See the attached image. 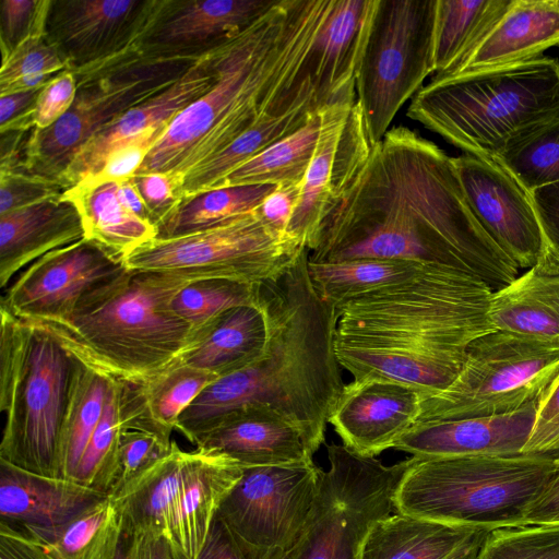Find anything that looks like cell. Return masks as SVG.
I'll return each mask as SVG.
<instances>
[{"mask_svg": "<svg viewBox=\"0 0 559 559\" xmlns=\"http://www.w3.org/2000/svg\"><path fill=\"white\" fill-rule=\"evenodd\" d=\"M334 2L275 0L214 49L213 84L169 121L135 175L168 174L181 186L257 126L356 97V57L324 34Z\"/></svg>", "mask_w": 559, "mask_h": 559, "instance_id": "6da1fadb", "label": "cell"}, {"mask_svg": "<svg viewBox=\"0 0 559 559\" xmlns=\"http://www.w3.org/2000/svg\"><path fill=\"white\" fill-rule=\"evenodd\" d=\"M439 263L471 271L492 292L519 274L483 229L453 158L405 127L390 128L322 222L309 260Z\"/></svg>", "mask_w": 559, "mask_h": 559, "instance_id": "7a4b0ae2", "label": "cell"}, {"mask_svg": "<svg viewBox=\"0 0 559 559\" xmlns=\"http://www.w3.org/2000/svg\"><path fill=\"white\" fill-rule=\"evenodd\" d=\"M491 294L471 271L423 263L412 276L336 307L338 362L353 380L390 379L437 394L460 373L471 343L492 332Z\"/></svg>", "mask_w": 559, "mask_h": 559, "instance_id": "3957f363", "label": "cell"}, {"mask_svg": "<svg viewBox=\"0 0 559 559\" xmlns=\"http://www.w3.org/2000/svg\"><path fill=\"white\" fill-rule=\"evenodd\" d=\"M309 253L305 250L288 269L259 285L267 328L264 352L213 380L181 414L176 429L190 442L234 411L262 407L294 426L313 453L324 443L329 416L345 383L335 353L336 308L317 294Z\"/></svg>", "mask_w": 559, "mask_h": 559, "instance_id": "277c9868", "label": "cell"}, {"mask_svg": "<svg viewBox=\"0 0 559 559\" xmlns=\"http://www.w3.org/2000/svg\"><path fill=\"white\" fill-rule=\"evenodd\" d=\"M189 280L127 270L87 296L67 320L40 324L85 364L127 382H140L173 365L192 328L171 309ZM34 323V322H33Z\"/></svg>", "mask_w": 559, "mask_h": 559, "instance_id": "5b68a950", "label": "cell"}, {"mask_svg": "<svg viewBox=\"0 0 559 559\" xmlns=\"http://www.w3.org/2000/svg\"><path fill=\"white\" fill-rule=\"evenodd\" d=\"M0 314V407L5 414L0 460L61 478L63 427L84 362L45 326L3 307Z\"/></svg>", "mask_w": 559, "mask_h": 559, "instance_id": "8992f818", "label": "cell"}, {"mask_svg": "<svg viewBox=\"0 0 559 559\" xmlns=\"http://www.w3.org/2000/svg\"><path fill=\"white\" fill-rule=\"evenodd\" d=\"M406 115L464 154L495 158L519 131L559 117V61L550 57L433 80Z\"/></svg>", "mask_w": 559, "mask_h": 559, "instance_id": "52a82bcc", "label": "cell"}, {"mask_svg": "<svg viewBox=\"0 0 559 559\" xmlns=\"http://www.w3.org/2000/svg\"><path fill=\"white\" fill-rule=\"evenodd\" d=\"M556 468V459L537 455L413 456L395 512L489 532L524 525Z\"/></svg>", "mask_w": 559, "mask_h": 559, "instance_id": "ba28073f", "label": "cell"}, {"mask_svg": "<svg viewBox=\"0 0 559 559\" xmlns=\"http://www.w3.org/2000/svg\"><path fill=\"white\" fill-rule=\"evenodd\" d=\"M437 0H372L356 63V98L373 145L435 73Z\"/></svg>", "mask_w": 559, "mask_h": 559, "instance_id": "9c48e42d", "label": "cell"}, {"mask_svg": "<svg viewBox=\"0 0 559 559\" xmlns=\"http://www.w3.org/2000/svg\"><path fill=\"white\" fill-rule=\"evenodd\" d=\"M195 61L147 60L134 53L75 75L78 92L67 114L51 127L27 133L20 171L60 181L74 155L93 135L171 86Z\"/></svg>", "mask_w": 559, "mask_h": 559, "instance_id": "30bf717a", "label": "cell"}, {"mask_svg": "<svg viewBox=\"0 0 559 559\" xmlns=\"http://www.w3.org/2000/svg\"><path fill=\"white\" fill-rule=\"evenodd\" d=\"M558 373L559 340L486 333L468 346L454 381L423 396L415 425L515 412L538 401Z\"/></svg>", "mask_w": 559, "mask_h": 559, "instance_id": "8fae6325", "label": "cell"}, {"mask_svg": "<svg viewBox=\"0 0 559 559\" xmlns=\"http://www.w3.org/2000/svg\"><path fill=\"white\" fill-rule=\"evenodd\" d=\"M308 250L267 224L258 211L218 226L175 237H155L122 258L130 271L189 281L225 278L261 284L288 269Z\"/></svg>", "mask_w": 559, "mask_h": 559, "instance_id": "7c38bea8", "label": "cell"}, {"mask_svg": "<svg viewBox=\"0 0 559 559\" xmlns=\"http://www.w3.org/2000/svg\"><path fill=\"white\" fill-rule=\"evenodd\" d=\"M317 496L294 547L282 559H361L374 523L395 512V493L413 456L393 465L326 445Z\"/></svg>", "mask_w": 559, "mask_h": 559, "instance_id": "4fadbf2b", "label": "cell"}, {"mask_svg": "<svg viewBox=\"0 0 559 559\" xmlns=\"http://www.w3.org/2000/svg\"><path fill=\"white\" fill-rule=\"evenodd\" d=\"M321 468L313 462L245 467L216 518L243 559H282L311 512Z\"/></svg>", "mask_w": 559, "mask_h": 559, "instance_id": "5bb4252c", "label": "cell"}, {"mask_svg": "<svg viewBox=\"0 0 559 559\" xmlns=\"http://www.w3.org/2000/svg\"><path fill=\"white\" fill-rule=\"evenodd\" d=\"M127 270L122 259L83 238L34 261L8 288L0 307L28 322L59 323Z\"/></svg>", "mask_w": 559, "mask_h": 559, "instance_id": "9a60e30c", "label": "cell"}, {"mask_svg": "<svg viewBox=\"0 0 559 559\" xmlns=\"http://www.w3.org/2000/svg\"><path fill=\"white\" fill-rule=\"evenodd\" d=\"M321 116L317 148L288 228L309 252L322 222L359 177L372 150L356 97L326 106Z\"/></svg>", "mask_w": 559, "mask_h": 559, "instance_id": "2e32d148", "label": "cell"}, {"mask_svg": "<svg viewBox=\"0 0 559 559\" xmlns=\"http://www.w3.org/2000/svg\"><path fill=\"white\" fill-rule=\"evenodd\" d=\"M160 0H50L46 37L75 75L135 51Z\"/></svg>", "mask_w": 559, "mask_h": 559, "instance_id": "e0dca14e", "label": "cell"}, {"mask_svg": "<svg viewBox=\"0 0 559 559\" xmlns=\"http://www.w3.org/2000/svg\"><path fill=\"white\" fill-rule=\"evenodd\" d=\"M452 158L467 203L486 234L519 270L535 265L545 240L531 192L496 158Z\"/></svg>", "mask_w": 559, "mask_h": 559, "instance_id": "ac0fdd59", "label": "cell"}, {"mask_svg": "<svg viewBox=\"0 0 559 559\" xmlns=\"http://www.w3.org/2000/svg\"><path fill=\"white\" fill-rule=\"evenodd\" d=\"M274 2L160 0L135 51L147 60H198L237 37Z\"/></svg>", "mask_w": 559, "mask_h": 559, "instance_id": "d6986e66", "label": "cell"}, {"mask_svg": "<svg viewBox=\"0 0 559 559\" xmlns=\"http://www.w3.org/2000/svg\"><path fill=\"white\" fill-rule=\"evenodd\" d=\"M423 394L383 378L352 380L329 416V424L353 452L374 457L394 448L417 421Z\"/></svg>", "mask_w": 559, "mask_h": 559, "instance_id": "ffe728a7", "label": "cell"}, {"mask_svg": "<svg viewBox=\"0 0 559 559\" xmlns=\"http://www.w3.org/2000/svg\"><path fill=\"white\" fill-rule=\"evenodd\" d=\"M107 497L75 480L29 473L0 460V523L41 543Z\"/></svg>", "mask_w": 559, "mask_h": 559, "instance_id": "44dd1931", "label": "cell"}, {"mask_svg": "<svg viewBox=\"0 0 559 559\" xmlns=\"http://www.w3.org/2000/svg\"><path fill=\"white\" fill-rule=\"evenodd\" d=\"M212 51L197 60L171 86L128 110L93 135L74 155L60 181L68 188L96 176L110 152L169 121L213 84Z\"/></svg>", "mask_w": 559, "mask_h": 559, "instance_id": "7402d4cb", "label": "cell"}, {"mask_svg": "<svg viewBox=\"0 0 559 559\" xmlns=\"http://www.w3.org/2000/svg\"><path fill=\"white\" fill-rule=\"evenodd\" d=\"M537 402L504 415L417 424L393 449L419 459L521 455Z\"/></svg>", "mask_w": 559, "mask_h": 559, "instance_id": "603a6c76", "label": "cell"}, {"mask_svg": "<svg viewBox=\"0 0 559 559\" xmlns=\"http://www.w3.org/2000/svg\"><path fill=\"white\" fill-rule=\"evenodd\" d=\"M554 46H559V0H511L473 49L456 66L432 79H451L536 59Z\"/></svg>", "mask_w": 559, "mask_h": 559, "instance_id": "cb8c5ba5", "label": "cell"}, {"mask_svg": "<svg viewBox=\"0 0 559 559\" xmlns=\"http://www.w3.org/2000/svg\"><path fill=\"white\" fill-rule=\"evenodd\" d=\"M194 444L225 454L245 467L307 464L313 462L314 454L294 426L262 407L227 414Z\"/></svg>", "mask_w": 559, "mask_h": 559, "instance_id": "d4e9b609", "label": "cell"}, {"mask_svg": "<svg viewBox=\"0 0 559 559\" xmlns=\"http://www.w3.org/2000/svg\"><path fill=\"white\" fill-rule=\"evenodd\" d=\"M245 466L217 452H189L178 496L174 548L186 559H198L217 511L242 476Z\"/></svg>", "mask_w": 559, "mask_h": 559, "instance_id": "484cf974", "label": "cell"}, {"mask_svg": "<svg viewBox=\"0 0 559 559\" xmlns=\"http://www.w3.org/2000/svg\"><path fill=\"white\" fill-rule=\"evenodd\" d=\"M85 238L82 217L64 195L0 215V286L46 253Z\"/></svg>", "mask_w": 559, "mask_h": 559, "instance_id": "4316f807", "label": "cell"}, {"mask_svg": "<svg viewBox=\"0 0 559 559\" xmlns=\"http://www.w3.org/2000/svg\"><path fill=\"white\" fill-rule=\"evenodd\" d=\"M266 340V320L261 306H239L192 331L176 361L218 378L257 360L264 352Z\"/></svg>", "mask_w": 559, "mask_h": 559, "instance_id": "83f0119b", "label": "cell"}, {"mask_svg": "<svg viewBox=\"0 0 559 559\" xmlns=\"http://www.w3.org/2000/svg\"><path fill=\"white\" fill-rule=\"evenodd\" d=\"M216 377L175 361L140 382L123 381L122 414L126 429L156 435L166 442L179 417Z\"/></svg>", "mask_w": 559, "mask_h": 559, "instance_id": "f1b7e54d", "label": "cell"}, {"mask_svg": "<svg viewBox=\"0 0 559 559\" xmlns=\"http://www.w3.org/2000/svg\"><path fill=\"white\" fill-rule=\"evenodd\" d=\"M487 321L490 330L538 340H559V273L542 263L492 292Z\"/></svg>", "mask_w": 559, "mask_h": 559, "instance_id": "f546056e", "label": "cell"}, {"mask_svg": "<svg viewBox=\"0 0 559 559\" xmlns=\"http://www.w3.org/2000/svg\"><path fill=\"white\" fill-rule=\"evenodd\" d=\"M189 452L173 441L169 453L114 496L122 523L133 533L152 531L174 544L175 514Z\"/></svg>", "mask_w": 559, "mask_h": 559, "instance_id": "4dcf8cb0", "label": "cell"}, {"mask_svg": "<svg viewBox=\"0 0 559 559\" xmlns=\"http://www.w3.org/2000/svg\"><path fill=\"white\" fill-rule=\"evenodd\" d=\"M118 191L119 181L88 178L70 187L63 195L76 206L85 238L122 259L157 237V228L131 212Z\"/></svg>", "mask_w": 559, "mask_h": 559, "instance_id": "1f68e13d", "label": "cell"}, {"mask_svg": "<svg viewBox=\"0 0 559 559\" xmlns=\"http://www.w3.org/2000/svg\"><path fill=\"white\" fill-rule=\"evenodd\" d=\"M486 531L394 512L371 527L361 559H449Z\"/></svg>", "mask_w": 559, "mask_h": 559, "instance_id": "d6a6232c", "label": "cell"}, {"mask_svg": "<svg viewBox=\"0 0 559 559\" xmlns=\"http://www.w3.org/2000/svg\"><path fill=\"white\" fill-rule=\"evenodd\" d=\"M321 111L296 132L273 143L230 171L216 188L302 183L319 141L322 127Z\"/></svg>", "mask_w": 559, "mask_h": 559, "instance_id": "836d02e7", "label": "cell"}, {"mask_svg": "<svg viewBox=\"0 0 559 559\" xmlns=\"http://www.w3.org/2000/svg\"><path fill=\"white\" fill-rule=\"evenodd\" d=\"M511 0H437L435 74L456 66L507 10Z\"/></svg>", "mask_w": 559, "mask_h": 559, "instance_id": "e575fe53", "label": "cell"}, {"mask_svg": "<svg viewBox=\"0 0 559 559\" xmlns=\"http://www.w3.org/2000/svg\"><path fill=\"white\" fill-rule=\"evenodd\" d=\"M420 264L374 259L334 262L309 260L308 271L320 298L336 308L347 300L412 276Z\"/></svg>", "mask_w": 559, "mask_h": 559, "instance_id": "d590c367", "label": "cell"}, {"mask_svg": "<svg viewBox=\"0 0 559 559\" xmlns=\"http://www.w3.org/2000/svg\"><path fill=\"white\" fill-rule=\"evenodd\" d=\"M271 185L228 186L185 199L157 227V237L190 234L255 211L275 189Z\"/></svg>", "mask_w": 559, "mask_h": 559, "instance_id": "8d00e7d4", "label": "cell"}, {"mask_svg": "<svg viewBox=\"0 0 559 559\" xmlns=\"http://www.w3.org/2000/svg\"><path fill=\"white\" fill-rule=\"evenodd\" d=\"M112 378L115 377L84 362L63 427L60 453L61 478L74 480L85 449L103 416Z\"/></svg>", "mask_w": 559, "mask_h": 559, "instance_id": "74e56055", "label": "cell"}, {"mask_svg": "<svg viewBox=\"0 0 559 559\" xmlns=\"http://www.w3.org/2000/svg\"><path fill=\"white\" fill-rule=\"evenodd\" d=\"M528 192L559 181V117L514 134L495 157Z\"/></svg>", "mask_w": 559, "mask_h": 559, "instance_id": "f35d334b", "label": "cell"}, {"mask_svg": "<svg viewBox=\"0 0 559 559\" xmlns=\"http://www.w3.org/2000/svg\"><path fill=\"white\" fill-rule=\"evenodd\" d=\"M122 532V519L108 496L43 543L55 559H111Z\"/></svg>", "mask_w": 559, "mask_h": 559, "instance_id": "ab89813d", "label": "cell"}, {"mask_svg": "<svg viewBox=\"0 0 559 559\" xmlns=\"http://www.w3.org/2000/svg\"><path fill=\"white\" fill-rule=\"evenodd\" d=\"M123 381L112 378L103 416L85 449L74 480L109 496L117 451L126 430L122 414Z\"/></svg>", "mask_w": 559, "mask_h": 559, "instance_id": "60d3db41", "label": "cell"}, {"mask_svg": "<svg viewBox=\"0 0 559 559\" xmlns=\"http://www.w3.org/2000/svg\"><path fill=\"white\" fill-rule=\"evenodd\" d=\"M259 285L225 278L192 281L175 295L171 309L194 331L231 308L258 305Z\"/></svg>", "mask_w": 559, "mask_h": 559, "instance_id": "b9f144b4", "label": "cell"}, {"mask_svg": "<svg viewBox=\"0 0 559 559\" xmlns=\"http://www.w3.org/2000/svg\"><path fill=\"white\" fill-rule=\"evenodd\" d=\"M68 66L46 33L36 34L21 43L0 68V96L43 87Z\"/></svg>", "mask_w": 559, "mask_h": 559, "instance_id": "7bdbcfd3", "label": "cell"}, {"mask_svg": "<svg viewBox=\"0 0 559 559\" xmlns=\"http://www.w3.org/2000/svg\"><path fill=\"white\" fill-rule=\"evenodd\" d=\"M477 559H559V523L490 531Z\"/></svg>", "mask_w": 559, "mask_h": 559, "instance_id": "ee69618b", "label": "cell"}, {"mask_svg": "<svg viewBox=\"0 0 559 559\" xmlns=\"http://www.w3.org/2000/svg\"><path fill=\"white\" fill-rule=\"evenodd\" d=\"M171 443L173 441L166 442L151 432L126 429L117 451L109 496L117 493L165 457L171 449Z\"/></svg>", "mask_w": 559, "mask_h": 559, "instance_id": "f6af8a7d", "label": "cell"}, {"mask_svg": "<svg viewBox=\"0 0 559 559\" xmlns=\"http://www.w3.org/2000/svg\"><path fill=\"white\" fill-rule=\"evenodd\" d=\"M50 0H1L0 43L2 59L28 37L46 33Z\"/></svg>", "mask_w": 559, "mask_h": 559, "instance_id": "bcb514c9", "label": "cell"}, {"mask_svg": "<svg viewBox=\"0 0 559 559\" xmlns=\"http://www.w3.org/2000/svg\"><path fill=\"white\" fill-rule=\"evenodd\" d=\"M69 188L58 180L24 171H0V215L60 198Z\"/></svg>", "mask_w": 559, "mask_h": 559, "instance_id": "7dc6e473", "label": "cell"}, {"mask_svg": "<svg viewBox=\"0 0 559 559\" xmlns=\"http://www.w3.org/2000/svg\"><path fill=\"white\" fill-rule=\"evenodd\" d=\"M522 454L559 459V373L538 399Z\"/></svg>", "mask_w": 559, "mask_h": 559, "instance_id": "c3c4849f", "label": "cell"}, {"mask_svg": "<svg viewBox=\"0 0 559 559\" xmlns=\"http://www.w3.org/2000/svg\"><path fill=\"white\" fill-rule=\"evenodd\" d=\"M132 180L156 228L183 201L179 182L168 174H140L134 175Z\"/></svg>", "mask_w": 559, "mask_h": 559, "instance_id": "681fc988", "label": "cell"}, {"mask_svg": "<svg viewBox=\"0 0 559 559\" xmlns=\"http://www.w3.org/2000/svg\"><path fill=\"white\" fill-rule=\"evenodd\" d=\"M167 126L147 131L110 152L92 178L122 181L133 177Z\"/></svg>", "mask_w": 559, "mask_h": 559, "instance_id": "f907efd6", "label": "cell"}, {"mask_svg": "<svg viewBox=\"0 0 559 559\" xmlns=\"http://www.w3.org/2000/svg\"><path fill=\"white\" fill-rule=\"evenodd\" d=\"M78 92L75 73L69 69L55 74L40 90L35 110V129L55 124L72 106Z\"/></svg>", "mask_w": 559, "mask_h": 559, "instance_id": "816d5d0a", "label": "cell"}, {"mask_svg": "<svg viewBox=\"0 0 559 559\" xmlns=\"http://www.w3.org/2000/svg\"><path fill=\"white\" fill-rule=\"evenodd\" d=\"M531 194L545 240V250L538 262L559 273V181Z\"/></svg>", "mask_w": 559, "mask_h": 559, "instance_id": "f5cc1de1", "label": "cell"}, {"mask_svg": "<svg viewBox=\"0 0 559 559\" xmlns=\"http://www.w3.org/2000/svg\"><path fill=\"white\" fill-rule=\"evenodd\" d=\"M40 88L0 96V133L29 132L35 128V110Z\"/></svg>", "mask_w": 559, "mask_h": 559, "instance_id": "db71d44e", "label": "cell"}, {"mask_svg": "<svg viewBox=\"0 0 559 559\" xmlns=\"http://www.w3.org/2000/svg\"><path fill=\"white\" fill-rule=\"evenodd\" d=\"M300 185L276 187L257 209L261 217L275 229L287 233L294 213L299 204Z\"/></svg>", "mask_w": 559, "mask_h": 559, "instance_id": "11a10c76", "label": "cell"}, {"mask_svg": "<svg viewBox=\"0 0 559 559\" xmlns=\"http://www.w3.org/2000/svg\"><path fill=\"white\" fill-rule=\"evenodd\" d=\"M0 559H55L45 544L0 523Z\"/></svg>", "mask_w": 559, "mask_h": 559, "instance_id": "9f6ffc18", "label": "cell"}, {"mask_svg": "<svg viewBox=\"0 0 559 559\" xmlns=\"http://www.w3.org/2000/svg\"><path fill=\"white\" fill-rule=\"evenodd\" d=\"M556 523H559V459L554 476L524 515V525Z\"/></svg>", "mask_w": 559, "mask_h": 559, "instance_id": "6f0895ef", "label": "cell"}, {"mask_svg": "<svg viewBox=\"0 0 559 559\" xmlns=\"http://www.w3.org/2000/svg\"><path fill=\"white\" fill-rule=\"evenodd\" d=\"M175 559H186L174 548ZM198 559H243L223 523L215 516L206 543Z\"/></svg>", "mask_w": 559, "mask_h": 559, "instance_id": "680465c9", "label": "cell"}, {"mask_svg": "<svg viewBox=\"0 0 559 559\" xmlns=\"http://www.w3.org/2000/svg\"><path fill=\"white\" fill-rule=\"evenodd\" d=\"M133 559H175L174 546L158 533L138 532L134 533Z\"/></svg>", "mask_w": 559, "mask_h": 559, "instance_id": "91938a15", "label": "cell"}, {"mask_svg": "<svg viewBox=\"0 0 559 559\" xmlns=\"http://www.w3.org/2000/svg\"><path fill=\"white\" fill-rule=\"evenodd\" d=\"M118 193H119V197H120L122 203L131 212H133L135 215H138L142 219L153 224L151 221V216L147 211V207H146L141 194L139 193L135 185L133 183L132 177L127 180L119 181Z\"/></svg>", "mask_w": 559, "mask_h": 559, "instance_id": "94428289", "label": "cell"}, {"mask_svg": "<svg viewBox=\"0 0 559 559\" xmlns=\"http://www.w3.org/2000/svg\"><path fill=\"white\" fill-rule=\"evenodd\" d=\"M134 533L122 523L121 536L111 559H133Z\"/></svg>", "mask_w": 559, "mask_h": 559, "instance_id": "6125c7cd", "label": "cell"}, {"mask_svg": "<svg viewBox=\"0 0 559 559\" xmlns=\"http://www.w3.org/2000/svg\"><path fill=\"white\" fill-rule=\"evenodd\" d=\"M489 532H481L467 544H465L462 548H460L451 558L449 559H477V555L479 552V548L486 538Z\"/></svg>", "mask_w": 559, "mask_h": 559, "instance_id": "be15d7a7", "label": "cell"}]
</instances>
